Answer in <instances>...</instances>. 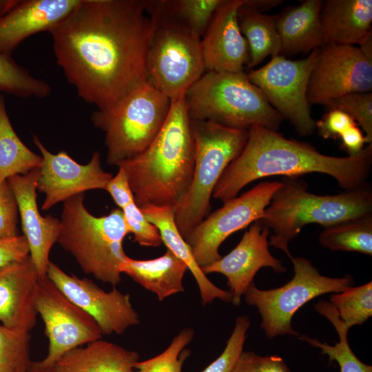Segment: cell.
I'll return each instance as SVG.
<instances>
[{"mask_svg": "<svg viewBox=\"0 0 372 372\" xmlns=\"http://www.w3.org/2000/svg\"><path fill=\"white\" fill-rule=\"evenodd\" d=\"M154 23L141 0H80L49 33L78 96L101 112L146 81Z\"/></svg>", "mask_w": 372, "mask_h": 372, "instance_id": "cell-1", "label": "cell"}, {"mask_svg": "<svg viewBox=\"0 0 372 372\" xmlns=\"http://www.w3.org/2000/svg\"><path fill=\"white\" fill-rule=\"evenodd\" d=\"M372 165V145L356 156L323 154L309 143L286 138L277 131L251 126L240 154L227 167L212 194L225 203L246 185L272 176L300 177L321 173L333 177L346 191L365 185Z\"/></svg>", "mask_w": 372, "mask_h": 372, "instance_id": "cell-2", "label": "cell"}, {"mask_svg": "<svg viewBox=\"0 0 372 372\" xmlns=\"http://www.w3.org/2000/svg\"><path fill=\"white\" fill-rule=\"evenodd\" d=\"M185 94L172 100L167 119L150 145L118 166L125 172L139 208L174 209L189 188L195 145Z\"/></svg>", "mask_w": 372, "mask_h": 372, "instance_id": "cell-3", "label": "cell"}, {"mask_svg": "<svg viewBox=\"0 0 372 372\" xmlns=\"http://www.w3.org/2000/svg\"><path fill=\"white\" fill-rule=\"evenodd\" d=\"M300 177H285L264 211L261 223L270 230L269 245L292 257L289 244L309 224L324 227L372 214V192L365 185L334 195L308 191Z\"/></svg>", "mask_w": 372, "mask_h": 372, "instance_id": "cell-4", "label": "cell"}, {"mask_svg": "<svg viewBox=\"0 0 372 372\" xmlns=\"http://www.w3.org/2000/svg\"><path fill=\"white\" fill-rule=\"evenodd\" d=\"M84 198L80 194L63 202L56 242L85 273L116 286L122 280L120 267L128 256L123 246L129 234L123 211L116 208L95 216L85 207Z\"/></svg>", "mask_w": 372, "mask_h": 372, "instance_id": "cell-5", "label": "cell"}, {"mask_svg": "<svg viewBox=\"0 0 372 372\" xmlns=\"http://www.w3.org/2000/svg\"><path fill=\"white\" fill-rule=\"evenodd\" d=\"M191 120L239 130L255 125L278 131L282 118L244 72H205L185 92Z\"/></svg>", "mask_w": 372, "mask_h": 372, "instance_id": "cell-6", "label": "cell"}, {"mask_svg": "<svg viewBox=\"0 0 372 372\" xmlns=\"http://www.w3.org/2000/svg\"><path fill=\"white\" fill-rule=\"evenodd\" d=\"M195 145L192 183L173 209L176 227L185 239L208 215L214 189L227 167L240 154L248 131L209 121L191 120Z\"/></svg>", "mask_w": 372, "mask_h": 372, "instance_id": "cell-7", "label": "cell"}, {"mask_svg": "<svg viewBox=\"0 0 372 372\" xmlns=\"http://www.w3.org/2000/svg\"><path fill=\"white\" fill-rule=\"evenodd\" d=\"M171 103V99L145 81L113 108L94 112L93 125L105 133L107 163L118 167L141 154L162 128Z\"/></svg>", "mask_w": 372, "mask_h": 372, "instance_id": "cell-8", "label": "cell"}, {"mask_svg": "<svg viewBox=\"0 0 372 372\" xmlns=\"http://www.w3.org/2000/svg\"><path fill=\"white\" fill-rule=\"evenodd\" d=\"M294 276L285 285L268 290L258 289L253 282L244 293L246 302L257 308L261 328L267 337L299 333L292 327L296 311L309 300L328 293H340L354 282L351 275L331 278L322 275L304 257H291Z\"/></svg>", "mask_w": 372, "mask_h": 372, "instance_id": "cell-9", "label": "cell"}, {"mask_svg": "<svg viewBox=\"0 0 372 372\" xmlns=\"http://www.w3.org/2000/svg\"><path fill=\"white\" fill-rule=\"evenodd\" d=\"M152 21L146 82L172 100L185 94L205 72L200 38L178 23Z\"/></svg>", "mask_w": 372, "mask_h": 372, "instance_id": "cell-10", "label": "cell"}, {"mask_svg": "<svg viewBox=\"0 0 372 372\" xmlns=\"http://www.w3.org/2000/svg\"><path fill=\"white\" fill-rule=\"evenodd\" d=\"M36 309L43 321L49 344L45 357L32 362L28 372H51L66 353L103 338L94 318L72 302L47 276L40 281Z\"/></svg>", "mask_w": 372, "mask_h": 372, "instance_id": "cell-11", "label": "cell"}, {"mask_svg": "<svg viewBox=\"0 0 372 372\" xmlns=\"http://www.w3.org/2000/svg\"><path fill=\"white\" fill-rule=\"evenodd\" d=\"M320 48L300 60H289L279 54L271 57L265 65L247 74L282 119L289 121L301 136L316 130L307 100L311 73Z\"/></svg>", "mask_w": 372, "mask_h": 372, "instance_id": "cell-12", "label": "cell"}, {"mask_svg": "<svg viewBox=\"0 0 372 372\" xmlns=\"http://www.w3.org/2000/svg\"><path fill=\"white\" fill-rule=\"evenodd\" d=\"M281 181H262L207 215L185 239L202 268L219 260L221 244L232 234L260 220Z\"/></svg>", "mask_w": 372, "mask_h": 372, "instance_id": "cell-13", "label": "cell"}, {"mask_svg": "<svg viewBox=\"0 0 372 372\" xmlns=\"http://www.w3.org/2000/svg\"><path fill=\"white\" fill-rule=\"evenodd\" d=\"M371 90L372 63L359 48L326 44L320 48L308 84L309 105H324L342 96Z\"/></svg>", "mask_w": 372, "mask_h": 372, "instance_id": "cell-14", "label": "cell"}, {"mask_svg": "<svg viewBox=\"0 0 372 372\" xmlns=\"http://www.w3.org/2000/svg\"><path fill=\"white\" fill-rule=\"evenodd\" d=\"M47 277L72 302L94 318L103 335H120L140 322L130 294L115 287L105 291L92 280L68 274L51 261Z\"/></svg>", "mask_w": 372, "mask_h": 372, "instance_id": "cell-15", "label": "cell"}, {"mask_svg": "<svg viewBox=\"0 0 372 372\" xmlns=\"http://www.w3.org/2000/svg\"><path fill=\"white\" fill-rule=\"evenodd\" d=\"M33 143L42 158L37 190L45 195L43 210H48L57 203L87 191L105 190L113 177L103 169L99 152H94L90 161L82 165L65 151L52 153L36 135Z\"/></svg>", "mask_w": 372, "mask_h": 372, "instance_id": "cell-16", "label": "cell"}, {"mask_svg": "<svg viewBox=\"0 0 372 372\" xmlns=\"http://www.w3.org/2000/svg\"><path fill=\"white\" fill-rule=\"evenodd\" d=\"M270 230L256 220L249 225L238 244L226 256L202 267L204 273H218L227 279L232 302L239 305L256 273L262 267H270L276 273L287 269L281 260L269 250Z\"/></svg>", "mask_w": 372, "mask_h": 372, "instance_id": "cell-17", "label": "cell"}, {"mask_svg": "<svg viewBox=\"0 0 372 372\" xmlns=\"http://www.w3.org/2000/svg\"><path fill=\"white\" fill-rule=\"evenodd\" d=\"M245 0H223L200 39L205 72H243L249 50L238 21Z\"/></svg>", "mask_w": 372, "mask_h": 372, "instance_id": "cell-18", "label": "cell"}, {"mask_svg": "<svg viewBox=\"0 0 372 372\" xmlns=\"http://www.w3.org/2000/svg\"><path fill=\"white\" fill-rule=\"evenodd\" d=\"M39 168L23 175H15L8 181L15 196L23 236L27 240L30 257L41 279L47 276L50 253L56 242L60 219L43 216L37 201Z\"/></svg>", "mask_w": 372, "mask_h": 372, "instance_id": "cell-19", "label": "cell"}, {"mask_svg": "<svg viewBox=\"0 0 372 372\" xmlns=\"http://www.w3.org/2000/svg\"><path fill=\"white\" fill-rule=\"evenodd\" d=\"M41 278L30 257L0 268V322L30 332L36 325V298Z\"/></svg>", "mask_w": 372, "mask_h": 372, "instance_id": "cell-20", "label": "cell"}, {"mask_svg": "<svg viewBox=\"0 0 372 372\" xmlns=\"http://www.w3.org/2000/svg\"><path fill=\"white\" fill-rule=\"evenodd\" d=\"M80 0H18L0 18V53H11L34 34L49 32Z\"/></svg>", "mask_w": 372, "mask_h": 372, "instance_id": "cell-21", "label": "cell"}, {"mask_svg": "<svg viewBox=\"0 0 372 372\" xmlns=\"http://www.w3.org/2000/svg\"><path fill=\"white\" fill-rule=\"evenodd\" d=\"M320 19L324 45L360 44L371 32L372 1H327Z\"/></svg>", "mask_w": 372, "mask_h": 372, "instance_id": "cell-22", "label": "cell"}, {"mask_svg": "<svg viewBox=\"0 0 372 372\" xmlns=\"http://www.w3.org/2000/svg\"><path fill=\"white\" fill-rule=\"evenodd\" d=\"M322 6V1L307 0L278 14L276 25L281 42L280 54L307 53L324 45L320 19Z\"/></svg>", "mask_w": 372, "mask_h": 372, "instance_id": "cell-23", "label": "cell"}, {"mask_svg": "<svg viewBox=\"0 0 372 372\" xmlns=\"http://www.w3.org/2000/svg\"><path fill=\"white\" fill-rule=\"evenodd\" d=\"M140 209L145 218L158 229L167 249L187 266L197 283L203 304L211 303L216 299L231 302L230 291L222 289L211 282L196 262L187 242L176 227L174 209L156 206H147Z\"/></svg>", "mask_w": 372, "mask_h": 372, "instance_id": "cell-24", "label": "cell"}, {"mask_svg": "<svg viewBox=\"0 0 372 372\" xmlns=\"http://www.w3.org/2000/svg\"><path fill=\"white\" fill-rule=\"evenodd\" d=\"M138 353L102 338L63 355L51 372H133Z\"/></svg>", "mask_w": 372, "mask_h": 372, "instance_id": "cell-25", "label": "cell"}, {"mask_svg": "<svg viewBox=\"0 0 372 372\" xmlns=\"http://www.w3.org/2000/svg\"><path fill=\"white\" fill-rule=\"evenodd\" d=\"M187 270L185 263L168 249L162 256L149 260L127 256L120 267L121 273L154 293L161 301L184 291L183 279Z\"/></svg>", "mask_w": 372, "mask_h": 372, "instance_id": "cell-26", "label": "cell"}, {"mask_svg": "<svg viewBox=\"0 0 372 372\" xmlns=\"http://www.w3.org/2000/svg\"><path fill=\"white\" fill-rule=\"evenodd\" d=\"M222 1L223 0L145 1V7L152 20L178 23L201 39Z\"/></svg>", "mask_w": 372, "mask_h": 372, "instance_id": "cell-27", "label": "cell"}, {"mask_svg": "<svg viewBox=\"0 0 372 372\" xmlns=\"http://www.w3.org/2000/svg\"><path fill=\"white\" fill-rule=\"evenodd\" d=\"M244 3L238 10V21L248 44L250 57L248 68H251L269 55L271 57L279 55L281 42L276 25L278 14L266 15Z\"/></svg>", "mask_w": 372, "mask_h": 372, "instance_id": "cell-28", "label": "cell"}, {"mask_svg": "<svg viewBox=\"0 0 372 372\" xmlns=\"http://www.w3.org/2000/svg\"><path fill=\"white\" fill-rule=\"evenodd\" d=\"M41 156L21 140L10 122L5 98L0 94V182L39 168Z\"/></svg>", "mask_w": 372, "mask_h": 372, "instance_id": "cell-29", "label": "cell"}, {"mask_svg": "<svg viewBox=\"0 0 372 372\" xmlns=\"http://www.w3.org/2000/svg\"><path fill=\"white\" fill-rule=\"evenodd\" d=\"M314 308L332 323L338 334L339 341L331 346L306 335L299 336V339L320 349L322 354L329 357L330 362L336 361L340 372H372V366L360 361L351 350L347 338L349 329L340 319L333 305L330 302L320 300L314 304Z\"/></svg>", "mask_w": 372, "mask_h": 372, "instance_id": "cell-30", "label": "cell"}, {"mask_svg": "<svg viewBox=\"0 0 372 372\" xmlns=\"http://www.w3.org/2000/svg\"><path fill=\"white\" fill-rule=\"evenodd\" d=\"M324 247L372 255V214L324 227L319 236Z\"/></svg>", "mask_w": 372, "mask_h": 372, "instance_id": "cell-31", "label": "cell"}, {"mask_svg": "<svg viewBox=\"0 0 372 372\" xmlns=\"http://www.w3.org/2000/svg\"><path fill=\"white\" fill-rule=\"evenodd\" d=\"M50 93L51 87L47 82L33 76L11 55L0 53V94L43 99Z\"/></svg>", "mask_w": 372, "mask_h": 372, "instance_id": "cell-32", "label": "cell"}, {"mask_svg": "<svg viewBox=\"0 0 372 372\" xmlns=\"http://www.w3.org/2000/svg\"><path fill=\"white\" fill-rule=\"evenodd\" d=\"M330 302L349 329L355 325H362L372 316V282L351 286L333 294Z\"/></svg>", "mask_w": 372, "mask_h": 372, "instance_id": "cell-33", "label": "cell"}, {"mask_svg": "<svg viewBox=\"0 0 372 372\" xmlns=\"http://www.w3.org/2000/svg\"><path fill=\"white\" fill-rule=\"evenodd\" d=\"M32 362L30 332L0 324V372H28Z\"/></svg>", "mask_w": 372, "mask_h": 372, "instance_id": "cell-34", "label": "cell"}, {"mask_svg": "<svg viewBox=\"0 0 372 372\" xmlns=\"http://www.w3.org/2000/svg\"><path fill=\"white\" fill-rule=\"evenodd\" d=\"M194 331L185 328L172 340L167 348L149 359L138 361L133 372H182V366L190 352L185 349L193 340Z\"/></svg>", "mask_w": 372, "mask_h": 372, "instance_id": "cell-35", "label": "cell"}, {"mask_svg": "<svg viewBox=\"0 0 372 372\" xmlns=\"http://www.w3.org/2000/svg\"><path fill=\"white\" fill-rule=\"evenodd\" d=\"M324 106L339 109L351 116L362 129L366 143L372 145V94L353 93L333 99Z\"/></svg>", "mask_w": 372, "mask_h": 372, "instance_id": "cell-36", "label": "cell"}, {"mask_svg": "<svg viewBox=\"0 0 372 372\" xmlns=\"http://www.w3.org/2000/svg\"><path fill=\"white\" fill-rule=\"evenodd\" d=\"M250 321L246 315L236 320L235 327L222 353L200 372H231L240 355L243 351L246 334Z\"/></svg>", "mask_w": 372, "mask_h": 372, "instance_id": "cell-37", "label": "cell"}, {"mask_svg": "<svg viewBox=\"0 0 372 372\" xmlns=\"http://www.w3.org/2000/svg\"><path fill=\"white\" fill-rule=\"evenodd\" d=\"M121 210L127 231L133 235L134 242L149 247H158L163 244L158 229L145 218L134 200Z\"/></svg>", "mask_w": 372, "mask_h": 372, "instance_id": "cell-38", "label": "cell"}, {"mask_svg": "<svg viewBox=\"0 0 372 372\" xmlns=\"http://www.w3.org/2000/svg\"><path fill=\"white\" fill-rule=\"evenodd\" d=\"M231 372H291L280 356H262L252 351H242Z\"/></svg>", "mask_w": 372, "mask_h": 372, "instance_id": "cell-39", "label": "cell"}, {"mask_svg": "<svg viewBox=\"0 0 372 372\" xmlns=\"http://www.w3.org/2000/svg\"><path fill=\"white\" fill-rule=\"evenodd\" d=\"M19 209L8 180L0 182V238L18 235Z\"/></svg>", "mask_w": 372, "mask_h": 372, "instance_id": "cell-40", "label": "cell"}, {"mask_svg": "<svg viewBox=\"0 0 372 372\" xmlns=\"http://www.w3.org/2000/svg\"><path fill=\"white\" fill-rule=\"evenodd\" d=\"M358 125L348 114L339 109H330L316 123L320 136L324 138H338L349 127Z\"/></svg>", "mask_w": 372, "mask_h": 372, "instance_id": "cell-41", "label": "cell"}, {"mask_svg": "<svg viewBox=\"0 0 372 372\" xmlns=\"http://www.w3.org/2000/svg\"><path fill=\"white\" fill-rule=\"evenodd\" d=\"M29 256L28 244L23 235L0 238V268Z\"/></svg>", "mask_w": 372, "mask_h": 372, "instance_id": "cell-42", "label": "cell"}, {"mask_svg": "<svg viewBox=\"0 0 372 372\" xmlns=\"http://www.w3.org/2000/svg\"><path fill=\"white\" fill-rule=\"evenodd\" d=\"M105 190L121 209L134 200L127 176L121 168L118 167V172L113 176Z\"/></svg>", "mask_w": 372, "mask_h": 372, "instance_id": "cell-43", "label": "cell"}, {"mask_svg": "<svg viewBox=\"0 0 372 372\" xmlns=\"http://www.w3.org/2000/svg\"><path fill=\"white\" fill-rule=\"evenodd\" d=\"M341 138V147L349 156L360 154L364 149L366 143L365 136L362 130L354 125L347 129L340 136Z\"/></svg>", "mask_w": 372, "mask_h": 372, "instance_id": "cell-44", "label": "cell"}, {"mask_svg": "<svg viewBox=\"0 0 372 372\" xmlns=\"http://www.w3.org/2000/svg\"><path fill=\"white\" fill-rule=\"evenodd\" d=\"M282 2L280 0H245L244 4L255 11L262 12L277 6Z\"/></svg>", "mask_w": 372, "mask_h": 372, "instance_id": "cell-45", "label": "cell"}, {"mask_svg": "<svg viewBox=\"0 0 372 372\" xmlns=\"http://www.w3.org/2000/svg\"><path fill=\"white\" fill-rule=\"evenodd\" d=\"M361 52L372 63V34L371 32L359 44Z\"/></svg>", "mask_w": 372, "mask_h": 372, "instance_id": "cell-46", "label": "cell"}, {"mask_svg": "<svg viewBox=\"0 0 372 372\" xmlns=\"http://www.w3.org/2000/svg\"><path fill=\"white\" fill-rule=\"evenodd\" d=\"M18 2V0H0V18L7 14Z\"/></svg>", "mask_w": 372, "mask_h": 372, "instance_id": "cell-47", "label": "cell"}]
</instances>
